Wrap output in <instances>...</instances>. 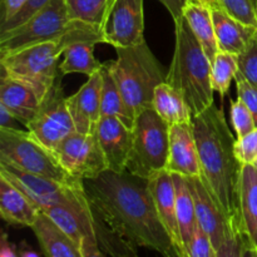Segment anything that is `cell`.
<instances>
[{
  "label": "cell",
  "mask_w": 257,
  "mask_h": 257,
  "mask_svg": "<svg viewBox=\"0 0 257 257\" xmlns=\"http://www.w3.org/2000/svg\"><path fill=\"white\" fill-rule=\"evenodd\" d=\"M83 183L92 207L117 235L136 248H150L163 257H180L158 216L147 180L128 171L107 170Z\"/></svg>",
  "instance_id": "cell-1"
},
{
  "label": "cell",
  "mask_w": 257,
  "mask_h": 257,
  "mask_svg": "<svg viewBox=\"0 0 257 257\" xmlns=\"http://www.w3.org/2000/svg\"><path fill=\"white\" fill-rule=\"evenodd\" d=\"M192 124L202 171L201 180L233 230L243 233L240 212L242 163L236 157L235 140L222 105L218 108L213 103L193 117Z\"/></svg>",
  "instance_id": "cell-2"
},
{
  "label": "cell",
  "mask_w": 257,
  "mask_h": 257,
  "mask_svg": "<svg viewBox=\"0 0 257 257\" xmlns=\"http://www.w3.org/2000/svg\"><path fill=\"white\" fill-rule=\"evenodd\" d=\"M175 22V53L166 82L183 95L192 115L213 104L212 63L183 17Z\"/></svg>",
  "instance_id": "cell-3"
},
{
  "label": "cell",
  "mask_w": 257,
  "mask_h": 257,
  "mask_svg": "<svg viewBox=\"0 0 257 257\" xmlns=\"http://www.w3.org/2000/svg\"><path fill=\"white\" fill-rule=\"evenodd\" d=\"M67 37L82 38L94 44L103 43L100 28L70 19L65 0H50L24 24L0 33V55Z\"/></svg>",
  "instance_id": "cell-4"
},
{
  "label": "cell",
  "mask_w": 257,
  "mask_h": 257,
  "mask_svg": "<svg viewBox=\"0 0 257 257\" xmlns=\"http://www.w3.org/2000/svg\"><path fill=\"white\" fill-rule=\"evenodd\" d=\"M117 59L108 65L130 109L136 115L152 108L157 85L166 82L167 73L152 53L147 43L115 49Z\"/></svg>",
  "instance_id": "cell-5"
},
{
  "label": "cell",
  "mask_w": 257,
  "mask_h": 257,
  "mask_svg": "<svg viewBox=\"0 0 257 257\" xmlns=\"http://www.w3.org/2000/svg\"><path fill=\"white\" fill-rule=\"evenodd\" d=\"M79 247L89 240L109 257H138L137 248L114 232L94 211L88 197L42 211Z\"/></svg>",
  "instance_id": "cell-6"
},
{
  "label": "cell",
  "mask_w": 257,
  "mask_h": 257,
  "mask_svg": "<svg viewBox=\"0 0 257 257\" xmlns=\"http://www.w3.org/2000/svg\"><path fill=\"white\" fill-rule=\"evenodd\" d=\"M79 42L87 40L78 37H67L0 55L2 74L28 83L44 100L55 82L63 77L59 70L60 55L69 45Z\"/></svg>",
  "instance_id": "cell-7"
},
{
  "label": "cell",
  "mask_w": 257,
  "mask_h": 257,
  "mask_svg": "<svg viewBox=\"0 0 257 257\" xmlns=\"http://www.w3.org/2000/svg\"><path fill=\"white\" fill-rule=\"evenodd\" d=\"M0 161L65 185H83V181L64 170L54 151L45 147L29 131L0 128Z\"/></svg>",
  "instance_id": "cell-8"
},
{
  "label": "cell",
  "mask_w": 257,
  "mask_h": 257,
  "mask_svg": "<svg viewBox=\"0 0 257 257\" xmlns=\"http://www.w3.org/2000/svg\"><path fill=\"white\" fill-rule=\"evenodd\" d=\"M170 150V125L153 108L136 115L132 128V148L127 163L131 175L148 180L167 168Z\"/></svg>",
  "instance_id": "cell-9"
},
{
  "label": "cell",
  "mask_w": 257,
  "mask_h": 257,
  "mask_svg": "<svg viewBox=\"0 0 257 257\" xmlns=\"http://www.w3.org/2000/svg\"><path fill=\"white\" fill-rule=\"evenodd\" d=\"M28 131L50 150L55 151L67 137L77 132L63 93L62 78L55 82L43 100L39 112L28 124Z\"/></svg>",
  "instance_id": "cell-10"
},
{
  "label": "cell",
  "mask_w": 257,
  "mask_h": 257,
  "mask_svg": "<svg viewBox=\"0 0 257 257\" xmlns=\"http://www.w3.org/2000/svg\"><path fill=\"white\" fill-rule=\"evenodd\" d=\"M0 176L23 191L40 208V211L50 206L75 202L87 197L84 183L80 186L65 185L25 172L4 161H0Z\"/></svg>",
  "instance_id": "cell-11"
},
{
  "label": "cell",
  "mask_w": 257,
  "mask_h": 257,
  "mask_svg": "<svg viewBox=\"0 0 257 257\" xmlns=\"http://www.w3.org/2000/svg\"><path fill=\"white\" fill-rule=\"evenodd\" d=\"M145 0H110L100 25L103 43L114 49L145 42Z\"/></svg>",
  "instance_id": "cell-12"
},
{
  "label": "cell",
  "mask_w": 257,
  "mask_h": 257,
  "mask_svg": "<svg viewBox=\"0 0 257 257\" xmlns=\"http://www.w3.org/2000/svg\"><path fill=\"white\" fill-rule=\"evenodd\" d=\"M64 170L80 181L90 180L108 170L97 133L74 132L54 151Z\"/></svg>",
  "instance_id": "cell-13"
},
{
  "label": "cell",
  "mask_w": 257,
  "mask_h": 257,
  "mask_svg": "<svg viewBox=\"0 0 257 257\" xmlns=\"http://www.w3.org/2000/svg\"><path fill=\"white\" fill-rule=\"evenodd\" d=\"M166 170L172 175H181L187 178L202 177L192 123L170 127V150Z\"/></svg>",
  "instance_id": "cell-14"
},
{
  "label": "cell",
  "mask_w": 257,
  "mask_h": 257,
  "mask_svg": "<svg viewBox=\"0 0 257 257\" xmlns=\"http://www.w3.org/2000/svg\"><path fill=\"white\" fill-rule=\"evenodd\" d=\"M192 191L193 200H195L196 217L197 223L206 235L210 237L216 250H218L221 245L230 236V233L238 232L235 231L223 215L222 211L217 206L216 201L208 192L207 187L202 182L201 178H188Z\"/></svg>",
  "instance_id": "cell-15"
},
{
  "label": "cell",
  "mask_w": 257,
  "mask_h": 257,
  "mask_svg": "<svg viewBox=\"0 0 257 257\" xmlns=\"http://www.w3.org/2000/svg\"><path fill=\"white\" fill-rule=\"evenodd\" d=\"M108 170L115 173L127 171L128 158L132 148V128L114 117H102L95 125Z\"/></svg>",
  "instance_id": "cell-16"
},
{
  "label": "cell",
  "mask_w": 257,
  "mask_h": 257,
  "mask_svg": "<svg viewBox=\"0 0 257 257\" xmlns=\"http://www.w3.org/2000/svg\"><path fill=\"white\" fill-rule=\"evenodd\" d=\"M102 73L97 72L70 97H67L68 109L79 133H92L102 118L100 110Z\"/></svg>",
  "instance_id": "cell-17"
},
{
  "label": "cell",
  "mask_w": 257,
  "mask_h": 257,
  "mask_svg": "<svg viewBox=\"0 0 257 257\" xmlns=\"http://www.w3.org/2000/svg\"><path fill=\"white\" fill-rule=\"evenodd\" d=\"M148 188L152 195L156 210L167 230L173 245L178 253L185 251L180 227H178L177 212H176V188L173 175L167 170L156 172L147 180Z\"/></svg>",
  "instance_id": "cell-18"
},
{
  "label": "cell",
  "mask_w": 257,
  "mask_h": 257,
  "mask_svg": "<svg viewBox=\"0 0 257 257\" xmlns=\"http://www.w3.org/2000/svg\"><path fill=\"white\" fill-rule=\"evenodd\" d=\"M42 103L43 98L32 85L2 74L0 104L4 105L25 127L34 119Z\"/></svg>",
  "instance_id": "cell-19"
},
{
  "label": "cell",
  "mask_w": 257,
  "mask_h": 257,
  "mask_svg": "<svg viewBox=\"0 0 257 257\" xmlns=\"http://www.w3.org/2000/svg\"><path fill=\"white\" fill-rule=\"evenodd\" d=\"M40 213V208L23 191L0 176V215L5 222L32 227Z\"/></svg>",
  "instance_id": "cell-20"
},
{
  "label": "cell",
  "mask_w": 257,
  "mask_h": 257,
  "mask_svg": "<svg viewBox=\"0 0 257 257\" xmlns=\"http://www.w3.org/2000/svg\"><path fill=\"white\" fill-rule=\"evenodd\" d=\"M32 231L44 257H83L80 248L47 215L40 213Z\"/></svg>",
  "instance_id": "cell-21"
},
{
  "label": "cell",
  "mask_w": 257,
  "mask_h": 257,
  "mask_svg": "<svg viewBox=\"0 0 257 257\" xmlns=\"http://www.w3.org/2000/svg\"><path fill=\"white\" fill-rule=\"evenodd\" d=\"M216 39L221 52L240 55L257 33L256 28L242 24L222 9H212Z\"/></svg>",
  "instance_id": "cell-22"
},
{
  "label": "cell",
  "mask_w": 257,
  "mask_h": 257,
  "mask_svg": "<svg viewBox=\"0 0 257 257\" xmlns=\"http://www.w3.org/2000/svg\"><path fill=\"white\" fill-rule=\"evenodd\" d=\"M240 212L248 245L257 250V166L242 165L240 180Z\"/></svg>",
  "instance_id": "cell-23"
},
{
  "label": "cell",
  "mask_w": 257,
  "mask_h": 257,
  "mask_svg": "<svg viewBox=\"0 0 257 257\" xmlns=\"http://www.w3.org/2000/svg\"><path fill=\"white\" fill-rule=\"evenodd\" d=\"M182 17L185 18L196 39L205 50L206 55L212 63L220 52L216 39L215 24H213L212 9L198 0H188L183 8Z\"/></svg>",
  "instance_id": "cell-24"
},
{
  "label": "cell",
  "mask_w": 257,
  "mask_h": 257,
  "mask_svg": "<svg viewBox=\"0 0 257 257\" xmlns=\"http://www.w3.org/2000/svg\"><path fill=\"white\" fill-rule=\"evenodd\" d=\"M152 108L170 127L182 123H192L193 115L186 99L167 82L156 87Z\"/></svg>",
  "instance_id": "cell-25"
},
{
  "label": "cell",
  "mask_w": 257,
  "mask_h": 257,
  "mask_svg": "<svg viewBox=\"0 0 257 257\" xmlns=\"http://www.w3.org/2000/svg\"><path fill=\"white\" fill-rule=\"evenodd\" d=\"M102 73V93H100V110L102 117H114L122 120L127 127L133 128L135 114L125 103L117 82L109 69L108 62L103 63Z\"/></svg>",
  "instance_id": "cell-26"
},
{
  "label": "cell",
  "mask_w": 257,
  "mask_h": 257,
  "mask_svg": "<svg viewBox=\"0 0 257 257\" xmlns=\"http://www.w3.org/2000/svg\"><path fill=\"white\" fill-rule=\"evenodd\" d=\"M176 188V212H177L178 227H180L181 238L183 242V248L190 242L197 227V217H196L195 200L191 191L190 181L187 177L181 175H173Z\"/></svg>",
  "instance_id": "cell-27"
},
{
  "label": "cell",
  "mask_w": 257,
  "mask_h": 257,
  "mask_svg": "<svg viewBox=\"0 0 257 257\" xmlns=\"http://www.w3.org/2000/svg\"><path fill=\"white\" fill-rule=\"evenodd\" d=\"M95 44L88 42H79L69 45L63 53V60L59 64V70L62 75L80 73L88 77L99 72L103 63L95 58Z\"/></svg>",
  "instance_id": "cell-28"
},
{
  "label": "cell",
  "mask_w": 257,
  "mask_h": 257,
  "mask_svg": "<svg viewBox=\"0 0 257 257\" xmlns=\"http://www.w3.org/2000/svg\"><path fill=\"white\" fill-rule=\"evenodd\" d=\"M238 72V55L227 52H218L212 62L211 82L215 92L221 98L225 97L230 90L231 82L235 79Z\"/></svg>",
  "instance_id": "cell-29"
},
{
  "label": "cell",
  "mask_w": 257,
  "mask_h": 257,
  "mask_svg": "<svg viewBox=\"0 0 257 257\" xmlns=\"http://www.w3.org/2000/svg\"><path fill=\"white\" fill-rule=\"evenodd\" d=\"M110 0H65L70 19L100 28Z\"/></svg>",
  "instance_id": "cell-30"
},
{
  "label": "cell",
  "mask_w": 257,
  "mask_h": 257,
  "mask_svg": "<svg viewBox=\"0 0 257 257\" xmlns=\"http://www.w3.org/2000/svg\"><path fill=\"white\" fill-rule=\"evenodd\" d=\"M230 114L232 127L237 137L236 140L246 137L248 133L257 128L252 113L240 98L236 100H230Z\"/></svg>",
  "instance_id": "cell-31"
},
{
  "label": "cell",
  "mask_w": 257,
  "mask_h": 257,
  "mask_svg": "<svg viewBox=\"0 0 257 257\" xmlns=\"http://www.w3.org/2000/svg\"><path fill=\"white\" fill-rule=\"evenodd\" d=\"M220 9L242 24L257 29V12L251 0H218Z\"/></svg>",
  "instance_id": "cell-32"
},
{
  "label": "cell",
  "mask_w": 257,
  "mask_h": 257,
  "mask_svg": "<svg viewBox=\"0 0 257 257\" xmlns=\"http://www.w3.org/2000/svg\"><path fill=\"white\" fill-rule=\"evenodd\" d=\"M238 72L257 87V33L247 48L238 55Z\"/></svg>",
  "instance_id": "cell-33"
},
{
  "label": "cell",
  "mask_w": 257,
  "mask_h": 257,
  "mask_svg": "<svg viewBox=\"0 0 257 257\" xmlns=\"http://www.w3.org/2000/svg\"><path fill=\"white\" fill-rule=\"evenodd\" d=\"M185 252L190 257H217V250L198 225L190 242L186 245Z\"/></svg>",
  "instance_id": "cell-34"
},
{
  "label": "cell",
  "mask_w": 257,
  "mask_h": 257,
  "mask_svg": "<svg viewBox=\"0 0 257 257\" xmlns=\"http://www.w3.org/2000/svg\"><path fill=\"white\" fill-rule=\"evenodd\" d=\"M235 153L242 165L257 161V128L246 137L235 141Z\"/></svg>",
  "instance_id": "cell-35"
},
{
  "label": "cell",
  "mask_w": 257,
  "mask_h": 257,
  "mask_svg": "<svg viewBox=\"0 0 257 257\" xmlns=\"http://www.w3.org/2000/svg\"><path fill=\"white\" fill-rule=\"evenodd\" d=\"M237 95L246 104V107L251 110L257 127V87L251 84L240 72H237L235 77Z\"/></svg>",
  "instance_id": "cell-36"
},
{
  "label": "cell",
  "mask_w": 257,
  "mask_h": 257,
  "mask_svg": "<svg viewBox=\"0 0 257 257\" xmlns=\"http://www.w3.org/2000/svg\"><path fill=\"white\" fill-rule=\"evenodd\" d=\"M247 238L242 232L230 233L225 242L218 247L217 257H243Z\"/></svg>",
  "instance_id": "cell-37"
},
{
  "label": "cell",
  "mask_w": 257,
  "mask_h": 257,
  "mask_svg": "<svg viewBox=\"0 0 257 257\" xmlns=\"http://www.w3.org/2000/svg\"><path fill=\"white\" fill-rule=\"evenodd\" d=\"M28 0H2V22L0 25L9 22L13 17L22 10Z\"/></svg>",
  "instance_id": "cell-38"
},
{
  "label": "cell",
  "mask_w": 257,
  "mask_h": 257,
  "mask_svg": "<svg viewBox=\"0 0 257 257\" xmlns=\"http://www.w3.org/2000/svg\"><path fill=\"white\" fill-rule=\"evenodd\" d=\"M158 2H161L165 5L166 9H167L168 12H170V14L172 15L173 20H176L178 19V18L182 17L183 8L186 7L188 0H158Z\"/></svg>",
  "instance_id": "cell-39"
},
{
  "label": "cell",
  "mask_w": 257,
  "mask_h": 257,
  "mask_svg": "<svg viewBox=\"0 0 257 257\" xmlns=\"http://www.w3.org/2000/svg\"><path fill=\"white\" fill-rule=\"evenodd\" d=\"M79 248L83 257H109L98 247V245H95L94 242L89 240H83Z\"/></svg>",
  "instance_id": "cell-40"
},
{
  "label": "cell",
  "mask_w": 257,
  "mask_h": 257,
  "mask_svg": "<svg viewBox=\"0 0 257 257\" xmlns=\"http://www.w3.org/2000/svg\"><path fill=\"white\" fill-rule=\"evenodd\" d=\"M19 120L7 109L3 104H0V128H12V130H20L18 128Z\"/></svg>",
  "instance_id": "cell-41"
},
{
  "label": "cell",
  "mask_w": 257,
  "mask_h": 257,
  "mask_svg": "<svg viewBox=\"0 0 257 257\" xmlns=\"http://www.w3.org/2000/svg\"><path fill=\"white\" fill-rule=\"evenodd\" d=\"M0 257H18L14 246L8 240L7 233H3L2 243H0Z\"/></svg>",
  "instance_id": "cell-42"
},
{
  "label": "cell",
  "mask_w": 257,
  "mask_h": 257,
  "mask_svg": "<svg viewBox=\"0 0 257 257\" xmlns=\"http://www.w3.org/2000/svg\"><path fill=\"white\" fill-rule=\"evenodd\" d=\"M20 257H40L39 253L29 247H25L20 250Z\"/></svg>",
  "instance_id": "cell-43"
},
{
  "label": "cell",
  "mask_w": 257,
  "mask_h": 257,
  "mask_svg": "<svg viewBox=\"0 0 257 257\" xmlns=\"http://www.w3.org/2000/svg\"><path fill=\"white\" fill-rule=\"evenodd\" d=\"M198 2L203 3L207 7H210L211 9H220V3H218V0H198Z\"/></svg>",
  "instance_id": "cell-44"
},
{
  "label": "cell",
  "mask_w": 257,
  "mask_h": 257,
  "mask_svg": "<svg viewBox=\"0 0 257 257\" xmlns=\"http://www.w3.org/2000/svg\"><path fill=\"white\" fill-rule=\"evenodd\" d=\"M243 257H257V250L247 243V246H246V250H245V255H243Z\"/></svg>",
  "instance_id": "cell-45"
},
{
  "label": "cell",
  "mask_w": 257,
  "mask_h": 257,
  "mask_svg": "<svg viewBox=\"0 0 257 257\" xmlns=\"http://www.w3.org/2000/svg\"><path fill=\"white\" fill-rule=\"evenodd\" d=\"M180 257H190V256H188V255H187V253H186V252H185V251H182V252H181V253H180Z\"/></svg>",
  "instance_id": "cell-46"
},
{
  "label": "cell",
  "mask_w": 257,
  "mask_h": 257,
  "mask_svg": "<svg viewBox=\"0 0 257 257\" xmlns=\"http://www.w3.org/2000/svg\"><path fill=\"white\" fill-rule=\"evenodd\" d=\"M251 2H252L253 7H255V9H256V12H257V0H251Z\"/></svg>",
  "instance_id": "cell-47"
},
{
  "label": "cell",
  "mask_w": 257,
  "mask_h": 257,
  "mask_svg": "<svg viewBox=\"0 0 257 257\" xmlns=\"http://www.w3.org/2000/svg\"><path fill=\"white\" fill-rule=\"evenodd\" d=\"M253 165H255V166H257V161H256V162H255V163H253Z\"/></svg>",
  "instance_id": "cell-48"
}]
</instances>
